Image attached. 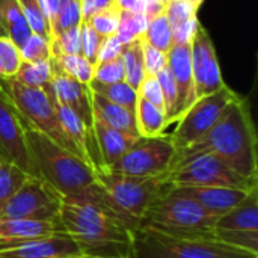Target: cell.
Segmentation results:
<instances>
[{
  "label": "cell",
  "instance_id": "3957f363",
  "mask_svg": "<svg viewBox=\"0 0 258 258\" xmlns=\"http://www.w3.org/2000/svg\"><path fill=\"white\" fill-rule=\"evenodd\" d=\"M59 222L77 243L83 255L100 258H128L133 231L125 222L92 207L62 201Z\"/></svg>",
  "mask_w": 258,
  "mask_h": 258
},
{
  "label": "cell",
  "instance_id": "f907efd6",
  "mask_svg": "<svg viewBox=\"0 0 258 258\" xmlns=\"http://www.w3.org/2000/svg\"><path fill=\"white\" fill-rule=\"evenodd\" d=\"M195 5H198V6H201V3H203V0H192Z\"/></svg>",
  "mask_w": 258,
  "mask_h": 258
},
{
  "label": "cell",
  "instance_id": "8d00e7d4",
  "mask_svg": "<svg viewBox=\"0 0 258 258\" xmlns=\"http://www.w3.org/2000/svg\"><path fill=\"white\" fill-rule=\"evenodd\" d=\"M198 5H195L192 0H166L165 2V14L171 23V26H177L183 21H187L194 17H197Z\"/></svg>",
  "mask_w": 258,
  "mask_h": 258
},
{
  "label": "cell",
  "instance_id": "603a6c76",
  "mask_svg": "<svg viewBox=\"0 0 258 258\" xmlns=\"http://www.w3.org/2000/svg\"><path fill=\"white\" fill-rule=\"evenodd\" d=\"M0 9H2V18L6 29L8 38L21 48L23 44L29 39L32 35V30L27 24V20L18 5L17 0H0Z\"/></svg>",
  "mask_w": 258,
  "mask_h": 258
},
{
  "label": "cell",
  "instance_id": "ab89813d",
  "mask_svg": "<svg viewBox=\"0 0 258 258\" xmlns=\"http://www.w3.org/2000/svg\"><path fill=\"white\" fill-rule=\"evenodd\" d=\"M101 83H118L125 82V71L121 57H116L109 62L97 63L94 68V79Z\"/></svg>",
  "mask_w": 258,
  "mask_h": 258
},
{
  "label": "cell",
  "instance_id": "e0dca14e",
  "mask_svg": "<svg viewBox=\"0 0 258 258\" xmlns=\"http://www.w3.org/2000/svg\"><path fill=\"white\" fill-rule=\"evenodd\" d=\"M255 190V189H254ZM174 192L184 195L200 204L215 218L225 215L237 207L252 192L230 187H204V186H174Z\"/></svg>",
  "mask_w": 258,
  "mask_h": 258
},
{
  "label": "cell",
  "instance_id": "d6a6232c",
  "mask_svg": "<svg viewBox=\"0 0 258 258\" xmlns=\"http://www.w3.org/2000/svg\"><path fill=\"white\" fill-rule=\"evenodd\" d=\"M51 56L56 54H82V41H80V26L63 30L50 41Z\"/></svg>",
  "mask_w": 258,
  "mask_h": 258
},
{
  "label": "cell",
  "instance_id": "44dd1931",
  "mask_svg": "<svg viewBox=\"0 0 258 258\" xmlns=\"http://www.w3.org/2000/svg\"><path fill=\"white\" fill-rule=\"evenodd\" d=\"M91 103H92L94 116L98 118L101 122H104L106 125H109L118 132H122V133H127L132 136H139L133 112L103 98L101 95H98L92 91H91Z\"/></svg>",
  "mask_w": 258,
  "mask_h": 258
},
{
  "label": "cell",
  "instance_id": "4dcf8cb0",
  "mask_svg": "<svg viewBox=\"0 0 258 258\" xmlns=\"http://www.w3.org/2000/svg\"><path fill=\"white\" fill-rule=\"evenodd\" d=\"M80 23H82L80 0H62L56 14L50 18L51 38L62 33L67 29L80 26Z\"/></svg>",
  "mask_w": 258,
  "mask_h": 258
},
{
  "label": "cell",
  "instance_id": "8992f818",
  "mask_svg": "<svg viewBox=\"0 0 258 258\" xmlns=\"http://www.w3.org/2000/svg\"><path fill=\"white\" fill-rule=\"evenodd\" d=\"M0 88L15 106L24 124L77 156L74 145L62 130L56 109L51 101L48 85H45L44 88H29L18 83L12 77H5L0 79Z\"/></svg>",
  "mask_w": 258,
  "mask_h": 258
},
{
  "label": "cell",
  "instance_id": "83f0119b",
  "mask_svg": "<svg viewBox=\"0 0 258 258\" xmlns=\"http://www.w3.org/2000/svg\"><path fill=\"white\" fill-rule=\"evenodd\" d=\"M50 62L54 68L83 85H89L94 79V67L82 54H56L50 57Z\"/></svg>",
  "mask_w": 258,
  "mask_h": 258
},
{
  "label": "cell",
  "instance_id": "1f68e13d",
  "mask_svg": "<svg viewBox=\"0 0 258 258\" xmlns=\"http://www.w3.org/2000/svg\"><path fill=\"white\" fill-rule=\"evenodd\" d=\"M148 24V17L145 14H136V12H127L121 11L119 15V24L116 30V38L122 45L139 39L144 36Z\"/></svg>",
  "mask_w": 258,
  "mask_h": 258
},
{
  "label": "cell",
  "instance_id": "f1b7e54d",
  "mask_svg": "<svg viewBox=\"0 0 258 258\" xmlns=\"http://www.w3.org/2000/svg\"><path fill=\"white\" fill-rule=\"evenodd\" d=\"M51 77H53V70L50 60H44V62L21 60L18 71L12 79L29 88H44L51 82Z\"/></svg>",
  "mask_w": 258,
  "mask_h": 258
},
{
  "label": "cell",
  "instance_id": "c3c4849f",
  "mask_svg": "<svg viewBox=\"0 0 258 258\" xmlns=\"http://www.w3.org/2000/svg\"><path fill=\"white\" fill-rule=\"evenodd\" d=\"M3 36H8V35H6V29L3 24V18H2V9H0V38H3Z\"/></svg>",
  "mask_w": 258,
  "mask_h": 258
},
{
  "label": "cell",
  "instance_id": "ee69618b",
  "mask_svg": "<svg viewBox=\"0 0 258 258\" xmlns=\"http://www.w3.org/2000/svg\"><path fill=\"white\" fill-rule=\"evenodd\" d=\"M200 20L198 17H194L187 21H183L177 26L172 27V41L174 44H189L200 26ZM172 44V45H174Z\"/></svg>",
  "mask_w": 258,
  "mask_h": 258
},
{
  "label": "cell",
  "instance_id": "d4e9b609",
  "mask_svg": "<svg viewBox=\"0 0 258 258\" xmlns=\"http://www.w3.org/2000/svg\"><path fill=\"white\" fill-rule=\"evenodd\" d=\"M88 86L92 92H95V94L101 95L103 98H106L115 104H119L135 113L136 101H138V91L133 89L128 83H125V82L101 83L97 80H91V83Z\"/></svg>",
  "mask_w": 258,
  "mask_h": 258
},
{
  "label": "cell",
  "instance_id": "7c38bea8",
  "mask_svg": "<svg viewBox=\"0 0 258 258\" xmlns=\"http://www.w3.org/2000/svg\"><path fill=\"white\" fill-rule=\"evenodd\" d=\"M0 157L18 166L30 177H39L38 169L30 157L24 122L0 88Z\"/></svg>",
  "mask_w": 258,
  "mask_h": 258
},
{
  "label": "cell",
  "instance_id": "9c48e42d",
  "mask_svg": "<svg viewBox=\"0 0 258 258\" xmlns=\"http://www.w3.org/2000/svg\"><path fill=\"white\" fill-rule=\"evenodd\" d=\"M237 98H240V95L227 85L215 94L198 98L178 119L175 132L169 135L175 147V153L192 147L204 135H207L210 128L219 121L228 104Z\"/></svg>",
  "mask_w": 258,
  "mask_h": 258
},
{
  "label": "cell",
  "instance_id": "836d02e7",
  "mask_svg": "<svg viewBox=\"0 0 258 258\" xmlns=\"http://www.w3.org/2000/svg\"><path fill=\"white\" fill-rule=\"evenodd\" d=\"M119 15H121V9L118 5L101 11L95 15H92L86 23L101 36V38H107L116 33L118 30V24H119Z\"/></svg>",
  "mask_w": 258,
  "mask_h": 258
},
{
  "label": "cell",
  "instance_id": "9a60e30c",
  "mask_svg": "<svg viewBox=\"0 0 258 258\" xmlns=\"http://www.w3.org/2000/svg\"><path fill=\"white\" fill-rule=\"evenodd\" d=\"M168 68L174 77L177 86V107L175 121H178L186 110L197 101L194 74H192V57H190V42L189 44H174L166 53Z\"/></svg>",
  "mask_w": 258,
  "mask_h": 258
},
{
  "label": "cell",
  "instance_id": "8fae6325",
  "mask_svg": "<svg viewBox=\"0 0 258 258\" xmlns=\"http://www.w3.org/2000/svg\"><path fill=\"white\" fill-rule=\"evenodd\" d=\"M174 157L175 147L169 136H139L133 145L106 171L133 177H156L166 174L171 169Z\"/></svg>",
  "mask_w": 258,
  "mask_h": 258
},
{
  "label": "cell",
  "instance_id": "cb8c5ba5",
  "mask_svg": "<svg viewBox=\"0 0 258 258\" xmlns=\"http://www.w3.org/2000/svg\"><path fill=\"white\" fill-rule=\"evenodd\" d=\"M121 59L125 71V83H128L133 89H139L144 77H145V65H144V47L142 38L135 39L125 45H122Z\"/></svg>",
  "mask_w": 258,
  "mask_h": 258
},
{
  "label": "cell",
  "instance_id": "b9f144b4",
  "mask_svg": "<svg viewBox=\"0 0 258 258\" xmlns=\"http://www.w3.org/2000/svg\"><path fill=\"white\" fill-rule=\"evenodd\" d=\"M142 47H144V65H145V73L151 76H157L168 63L166 53L151 47L142 39Z\"/></svg>",
  "mask_w": 258,
  "mask_h": 258
},
{
  "label": "cell",
  "instance_id": "7a4b0ae2",
  "mask_svg": "<svg viewBox=\"0 0 258 258\" xmlns=\"http://www.w3.org/2000/svg\"><path fill=\"white\" fill-rule=\"evenodd\" d=\"M203 153L216 154L240 175L258 180L257 133L245 98L240 97L228 104L219 121L198 142L175 153L172 166Z\"/></svg>",
  "mask_w": 258,
  "mask_h": 258
},
{
  "label": "cell",
  "instance_id": "d590c367",
  "mask_svg": "<svg viewBox=\"0 0 258 258\" xmlns=\"http://www.w3.org/2000/svg\"><path fill=\"white\" fill-rule=\"evenodd\" d=\"M20 54H21V60H24V62L50 60V57H51L50 42L47 39H44L42 36L32 33L29 36V39L20 48Z\"/></svg>",
  "mask_w": 258,
  "mask_h": 258
},
{
  "label": "cell",
  "instance_id": "f35d334b",
  "mask_svg": "<svg viewBox=\"0 0 258 258\" xmlns=\"http://www.w3.org/2000/svg\"><path fill=\"white\" fill-rule=\"evenodd\" d=\"M0 63L3 67L5 77H14L21 63L20 48L8 38H0Z\"/></svg>",
  "mask_w": 258,
  "mask_h": 258
},
{
  "label": "cell",
  "instance_id": "e575fe53",
  "mask_svg": "<svg viewBox=\"0 0 258 258\" xmlns=\"http://www.w3.org/2000/svg\"><path fill=\"white\" fill-rule=\"evenodd\" d=\"M163 94V101H165V115H166V121L168 124H172L175 121V107H177V86L174 82V77L166 67L156 76Z\"/></svg>",
  "mask_w": 258,
  "mask_h": 258
},
{
  "label": "cell",
  "instance_id": "816d5d0a",
  "mask_svg": "<svg viewBox=\"0 0 258 258\" xmlns=\"http://www.w3.org/2000/svg\"><path fill=\"white\" fill-rule=\"evenodd\" d=\"M73 258H100V257H89V255H80V257H73Z\"/></svg>",
  "mask_w": 258,
  "mask_h": 258
},
{
  "label": "cell",
  "instance_id": "60d3db41",
  "mask_svg": "<svg viewBox=\"0 0 258 258\" xmlns=\"http://www.w3.org/2000/svg\"><path fill=\"white\" fill-rule=\"evenodd\" d=\"M138 95L142 97L144 100L150 101L151 104H154L159 109L165 110V101H163V94L159 85V80L156 76L151 74H145L139 89H138Z\"/></svg>",
  "mask_w": 258,
  "mask_h": 258
},
{
  "label": "cell",
  "instance_id": "f546056e",
  "mask_svg": "<svg viewBox=\"0 0 258 258\" xmlns=\"http://www.w3.org/2000/svg\"><path fill=\"white\" fill-rule=\"evenodd\" d=\"M29 177L30 175H27L18 166L0 157V215L6 203L12 198V195L21 187V184Z\"/></svg>",
  "mask_w": 258,
  "mask_h": 258
},
{
  "label": "cell",
  "instance_id": "bcb514c9",
  "mask_svg": "<svg viewBox=\"0 0 258 258\" xmlns=\"http://www.w3.org/2000/svg\"><path fill=\"white\" fill-rule=\"evenodd\" d=\"M116 5L121 11L145 14L147 12V0H116Z\"/></svg>",
  "mask_w": 258,
  "mask_h": 258
},
{
  "label": "cell",
  "instance_id": "6da1fadb",
  "mask_svg": "<svg viewBox=\"0 0 258 258\" xmlns=\"http://www.w3.org/2000/svg\"><path fill=\"white\" fill-rule=\"evenodd\" d=\"M26 141L30 157L44 178L65 201L92 206L132 228H138V221L122 212L101 186L94 166L85 163L74 153L54 144L42 133L24 124Z\"/></svg>",
  "mask_w": 258,
  "mask_h": 258
},
{
  "label": "cell",
  "instance_id": "f6af8a7d",
  "mask_svg": "<svg viewBox=\"0 0 258 258\" xmlns=\"http://www.w3.org/2000/svg\"><path fill=\"white\" fill-rule=\"evenodd\" d=\"M116 5V0H80L82 21H88L92 15Z\"/></svg>",
  "mask_w": 258,
  "mask_h": 258
},
{
  "label": "cell",
  "instance_id": "7bdbcfd3",
  "mask_svg": "<svg viewBox=\"0 0 258 258\" xmlns=\"http://www.w3.org/2000/svg\"><path fill=\"white\" fill-rule=\"evenodd\" d=\"M121 53H122V44L119 42L116 35L103 38L100 50H98V56H97V63H103V62H109L116 57H121Z\"/></svg>",
  "mask_w": 258,
  "mask_h": 258
},
{
  "label": "cell",
  "instance_id": "30bf717a",
  "mask_svg": "<svg viewBox=\"0 0 258 258\" xmlns=\"http://www.w3.org/2000/svg\"><path fill=\"white\" fill-rule=\"evenodd\" d=\"M63 198L41 177H29L2 210L0 219L59 222Z\"/></svg>",
  "mask_w": 258,
  "mask_h": 258
},
{
  "label": "cell",
  "instance_id": "681fc988",
  "mask_svg": "<svg viewBox=\"0 0 258 258\" xmlns=\"http://www.w3.org/2000/svg\"><path fill=\"white\" fill-rule=\"evenodd\" d=\"M0 79H5V73H3V67L0 63Z\"/></svg>",
  "mask_w": 258,
  "mask_h": 258
},
{
  "label": "cell",
  "instance_id": "ffe728a7",
  "mask_svg": "<svg viewBox=\"0 0 258 258\" xmlns=\"http://www.w3.org/2000/svg\"><path fill=\"white\" fill-rule=\"evenodd\" d=\"M215 230L236 233H258V189L252 190L237 207L219 216Z\"/></svg>",
  "mask_w": 258,
  "mask_h": 258
},
{
  "label": "cell",
  "instance_id": "d6986e66",
  "mask_svg": "<svg viewBox=\"0 0 258 258\" xmlns=\"http://www.w3.org/2000/svg\"><path fill=\"white\" fill-rule=\"evenodd\" d=\"M65 233L60 222H36L23 219H0V249L36 239Z\"/></svg>",
  "mask_w": 258,
  "mask_h": 258
},
{
  "label": "cell",
  "instance_id": "ac0fdd59",
  "mask_svg": "<svg viewBox=\"0 0 258 258\" xmlns=\"http://www.w3.org/2000/svg\"><path fill=\"white\" fill-rule=\"evenodd\" d=\"M92 138H94V145H95V151L98 157L97 169H107L133 145V142L139 136H132L127 133L118 132L94 116Z\"/></svg>",
  "mask_w": 258,
  "mask_h": 258
},
{
  "label": "cell",
  "instance_id": "277c9868",
  "mask_svg": "<svg viewBox=\"0 0 258 258\" xmlns=\"http://www.w3.org/2000/svg\"><path fill=\"white\" fill-rule=\"evenodd\" d=\"M218 218L190 198L174 192L154 201L139 219V227L178 237L215 239Z\"/></svg>",
  "mask_w": 258,
  "mask_h": 258
},
{
  "label": "cell",
  "instance_id": "52a82bcc",
  "mask_svg": "<svg viewBox=\"0 0 258 258\" xmlns=\"http://www.w3.org/2000/svg\"><path fill=\"white\" fill-rule=\"evenodd\" d=\"M97 177L112 201L122 212L136 219L138 224L154 201L174 189V184L166 180L165 174L156 177H133L97 169Z\"/></svg>",
  "mask_w": 258,
  "mask_h": 258
},
{
  "label": "cell",
  "instance_id": "4fadbf2b",
  "mask_svg": "<svg viewBox=\"0 0 258 258\" xmlns=\"http://www.w3.org/2000/svg\"><path fill=\"white\" fill-rule=\"evenodd\" d=\"M190 57L197 100L215 94L225 86L213 41L201 24L190 41Z\"/></svg>",
  "mask_w": 258,
  "mask_h": 258
},
{
  "label": "cell",
  "instance_id": "5b68a950",
  "mask_svg": "<svg viewBox=\"0 0 258 258\" xmlns=\"http://www.w3.org/2000/svg\"><path fill=\"white\" fill-rule=\"evenodd\" d=\"M128 258H258V255L218 239L178 237L138 227L133 231Z\"/></svg>",
  "mask_w": 258,
  "mask_h": 258
},
{
  "label": "cell",
  "instance_id": "7dc6e473",
  "mask_svg": "<svg viewBox=\"0 0 258 258\" xmlns=\"http://www.w3.org/2000/svg\"><path fill=\"white\" fill-rule=\"evenodd\" d=\"M45 3H47V8H48V20H50L56 14V11L60 6L62 0H45Z\"/></svg>",
  "mask_w": 258,
  "mask_h": 258
},
{
  "label": "cell",
  "instance_id": "ba28073f",
  "mask_svg": "<svg viewBox=\"0 0 258 258\" xmlns=\"http://www.w3.org/2000/svg\"><path fill=\"white\" fill-rule=\"evenodd\" d=\"M165 177L174 186L230 187L249 192L258 189V180L240 175L221 157L212 153L197 154L175 163Z\"/></svg>",
  "mask_w": 258,
  "mask_h": 258
},
{
  "label": "cell",
  "instance_id": "5bb4252c",
  "mask_svg": "<svg viewBox=\"0 0 258 258\" xmlns=\"http://www.w3.org/2000/svg\"><path fill=\"white\" fill-rule=\"evenodd\" d=\"M83 255L67 233L30 239L0 249V258H73Z\"/></svg>",
  "mask_w": 258,
  "mask_h": 258
},
{
  "label": "cell",
  "instance_id": "2e32d148",
  "mask_svg": "<svg viewBox=\"0 0 258 258\" xmlns=\"http://www.w3.org/2000/svg\"><path fill=\"white\" fill-rule=\"evenodd\" d=\"M51 70H53V77L50 82V89L53 97L60 104L70 107L74 113H77L82 118V121L86 124V127L92 132L94 113H92L89 86L67 76L65 73L54 68L53 65Z\"/></svg>",
  "mask_w": 258,
  "mask_h": 258
},
{
  "label": "cell",
  "instance_id": "7402d4cb",
  "mask_svg": "<svg viewBox=\"0 0 258 258\" xmlns=\"http://www.w3.org/2000/svg\"><path fill=\"white\" fill-rule=\"evenodd\" d=\"M136 128L141 138H154L163 135L165 128L169 125L163 109L156 107L150 101L138 95L135 109Z\"/></svg>",
  "mask_w": 258,
  "mask_h": 258
},
{
  "label": "cell",
  "instance_id": "484cf974",
  "mask_svg": "<svg viewBox=\"0 0 258 258\" xmlns=\"http://www.w3.org/2000/svg\"><path fill=\"white\" fill-rule=\"evenodd\" d=\"M32 33L51 41V27L48 20V8L45 0H17Z\"/></svg>",
  "mask_w": 258,
  "mask_h": 258
},
{
  "label": "cell",
  "instance_id": "74e56055",
  "mask_svg": "<svg viewBox=\"0 0 258 258\" xmlns=\"http://www.w3.org/2000/svg\"><path fill=\"white\" fill-rule=\"evenodd\" d=\"M80 41H82V56L95 68L97 65V56L101 45L103 38L86 23H80Z\"/></svg>",
  "mask_w": 258,
  "mask_h": 258
},
{
  "label": "cell",
  "instance_id": "4316f807",
  "mask_svg": "<svg viewBox=\"0 0 258 258\" xmlns=\"http://www.w3.org/2000/svg\"><path fill=\"white\" fill-rule=\"evenodd\" d=\"M142 39L150 44L151 47L168 53L174 44L172 41V26L165 14V11L159 12L157 15L151 17L147 24V30L142 36Z\"/></svg>",
  "mask_w": 258,
  "mask_h": 258
}]
</instances>
